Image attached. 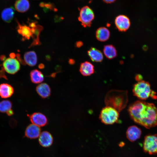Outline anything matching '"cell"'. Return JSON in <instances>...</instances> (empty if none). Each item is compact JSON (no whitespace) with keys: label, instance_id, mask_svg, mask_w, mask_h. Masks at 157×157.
I'll use <instances>...</instances> for the list:
<instances>
[{"label":"cell","instance_id":"obj_1","mask_svg":"<svg viewBox=\"0 0 157 157\" xmlns=\"http://www.w3.org/2000/svg\"><path fill=\"white\" fill-rule=\"evenodd\" d=\"M128 111L134 122L147 129L157 125V108L152 103L138 100L130 105Z\"/></svg>","mask_w":157,"mask_h":157},{"label":"cell","instance_id":"obj_2","mask_svg":"<svg viewBox=\"0 0 157 157\" xmlns=\"http://www.w3.org/2000/svg\"><path fill=\"white\" fill-rule=\"evenodd\" d=\"M104 101L106 106L112 107L120 112L127 104V91L119 90H110L106 94Z\"/></svg>","mask_w":157,"mask_h":157},{"label":"cell","instance_id":"obj_3","mask_svg":"<svg viewBox=\"0 0 157 157\" xmlns=\"http://www.w3.org/2000/svg\"><path fill=\"white\" fill-rule=\"evenodd\" d=\"M132 92L134 95L141 100H145L149 97L155 99H157L156 93L151 89L149 83L144 80L135 84Z\"/></svg>","mask_w":157,"mask_h":157},{"label":"cell","instance_id":"obj_4","mask_svg":"<svg viewBox=\"0 0 157 157\" xmlns=\"http://www.w3.org/2000/svg\"><path fill=\"white\" fill-rule=\"evenodd\" d=\"M119 112L114 108L106 106L101 110L99 118L105 124H113L117 122L119 117Z\"/></svg>","mask_w":157,"mask_h":157},{"label":"cell","instance_id":"obj_5","mask_svg":"<svg viewBox=\"0 0 157 157\" xmlns=\"http://www.w3.org/2000/svg\"><path fill=\"white\" fill-rule=\"evenodd\" d=\"M143 148L145 153L150 155L157 154V134H149L144 140Z\"/></svg>","mask_w":157,"mask_h":157},{"label":"cell","instance_id":"obj_6","mask_svg":"<svg viewBox=\"0 0 157 157\" xmlns=\"http://www.w3.org/2000/svg\"><path fill=\"white\" fill-rule=\"evenodd\" d=\"M94 18V12L89 7L84 6L81 9L78 19L84 27H90Z\"/></svg>","mask_w":157,"mask_h":157},{"label":"cell","instance_id":"obj_7","mask_svg":"<svg viewBox=\"0 0 157 157\" xmlns=\"http://www.w3.org/2000/svg\"><path fill=\"white\" fill-rule=\"evenodd\" d=\"M3 68L6 72L14 74L20 69V64L17 59L9 58L6 59L3 63Z\"/></svg>","mask_w":157,"mask_h":157},{"label":"cell","instance_id":"obj_8","mask_svg":"<svg viewBox=\"0 0 157 157\" xmlns=\"http://www.w3.org/2000/svg\"><path fill=\"white\" fill-rule=\"evenodd\" d=\"M115 24L119 31L125 32L129 28L131 23L129 18L127 16L120 15L116 17Z\"/></svg>","mask_w":157,"mask_h":157},{"label":"cell","instance_id":"obj_9","mask_svg":"<svg viewBox=\"0 0 157 157\" xmlns=\"http://www.w3.org/2000/svg\"><path fill=\"white\" fill-rule=\"evenodd\" d=\"M29 117L32 124L40 127L44 126L47 124L48 120L46 117L41 113H34Z\"/></svg>","mask_w":157,"mask_h":157},{"label":"cell","instance_id":"obj_10","mask_svg":"<svg viewBox=\"0 0 157 157\" xmlns=\"http://www.w3.org/2000/svg\"><path fill=\"white\" fill-rule=\"evenodd\" d=\"M41 133L40 127L32 124L29 125L26 128L25 136L29 139H36L39 137Z\"/></svg>","mask_w":157,"mask_h":157},{"label":"cell","instance_id":"obj_11","mask_svg":"<svg viewBox=\"0 0 157 157\" xmlns=\"http://www.w3.org/2000/svg\"><path fill=\"white\" fill-rule=\"evenodd\" d=\"M142 131L140 128L135 125L129 127L126 133L127 138L130 141L134 142L140 138Z\"/></svg>","mask_w":157,"mask_h":157},{"label":"cell","instance_id":"obj_12","mask_svg":"<svg viewBox=\"0 0 157 157\" xmlns=\"http://www.w3.org/2000/svg\"><path fill=\"white\" fill-rule=\"evenodd\" d=\"M53 139L51 134L47 131L41 132L39 137L38 141L40 144L44 147L51 146L53 142Z\"/></svg>","mask_w":157,"mask_h":157},{"label":"cell","instance_id":"obj_13","mask_svg":"<svg viewBox=\"0 0 157 157\" xmlns=\"http://www.w3.org/2000/svg\"><path fill=\"white\" fill-rule=\"evenodd\" d=\"M18 24L17 31L18 33L23 37L24 40L29 39L32 37L33 38V33L31 28L26 25H21L17 21Z\"/></svg>","mask_w":157,"mask_h":157},{"label":"cell","instance_id":"obj_14","mask_svg":"<svg viewBox=\"0 0 157 157\" xmlns=\"http://www.w3.org/2000/svg\"><path fill=\"white\" fill-rule=\"evenodd\" d=\"M36 90L38 94L42 98L49 97L51 94V89L49 85L45 83H41L36 87Z\"/></svg>","mask_w":157,"mask_h":157},{"label":"cell","instance_id":"obj_15","mask_svg":"<svg viewBox=\"0 0 157 157\" xmlns=\"http://www.w3.org/2000/svg\"><path fill=\"white\" fill-rule=\"evenodd\" d=\"M79 71L83 76H90L94 72V66L90 62L85 61L81 63Z\"/></svg>","mask_w":157,"mask_h":157},{"label":"cell","instance_id":"obj_16","mask_svg":"<svg viewBox=\"0 0 157 157\" xmlns=\"http://www.w3.org/2000/svg\"><path fill=\"white\" fill-rule=\"evenodd\" d=\"M14 92V88L11 85L6 83L0 84V96L1 98H9L11 96Z\"/></svg>","mask_w":157,"mask_h":157},{"label":"cell","instance_id":"obj_17","mask_svg":"<svg viewBox=\"0 0 157 157\" xmlns=\"http://www.w3.org/2000/svg\"><path fill=\"white\" fill-rule=\"evenodd\" d=\"M88 54L91 60L94 62H101L103 60L102 52L97 49L92 47L88 51Z\"/></svg>","mask_w":157,"mask_h":157},{"label":"cell","instance_id":"obj_18","mask_svg":"<svg viewBox=\"0 0 157 157\" xmlns=\"http://www.w3.org/2000/svg\"><path fill=\"white\" fill-rule=\"evenodd\" d=\"M24 59L26 63L30 66H34L37 64V58L36 53L33 51L25 53L24 55Z\"/></svg>","mask_w":157,"mask_h":157},{"label":"cell","instance_id":"obj_19","mask_svg":"<svg viewBox=\"0 0 157 157\" xmlns=\"http://www.w3.org/2000/svg\"><path fill=\"white\" fill-rule=\"evenodd\" d=\"M110 36L109 30L105 27H101L97 30L96 36L98 40L101 42L105 41L108 40Z\"/></svg>","mask_w":157,"mask_h":157},{"label":"cell","instance_id":"obj_20","mask_svg":"<svg viewBox=\"0 0 157 157\" xmlns=\"http://www.w3.org/2000/svg\"><path fill=\"white\" fill-rule=\"evenodd\" d=\"M30 6L28 0H17L14 4L16 10L22 13L27 11L29 9Z\"/></svg>","mask_w":157,"mask_h":157},{"label":"cell","instance_id":"obj_21","mask_svg":"<svg viewBox=\"0 0 157 157\" xmlns=\"http://www.w3.org/2000/svg\"><path fill=\"white\" fill-rule=\"evenodd\" d=\"M15 10L12 7L4 9L1 12V17L5 22L10 23L13 20Z\"/></svg>","mask_w":157,"mask_h":157},{"label":"cell","instance_id":"obj_22","mask_svg":"<svg viewBox=\"0 0 157 157\" xmlns=\"http://www.w3.org/2000/svg\"><path fill=\"white\" fill-rule=\"evenodd\" d=\"M31 81L35 84H40L44 81L43 74L39 70L35 69L32 70L30 74Z\"/></svg>","mask_w":157,"mask_h":157},{"label":"cell","instance_id":"obj_23","mask_svg":"<svg viewBox=\"0 0 157 157\" xmlns=\"http://www.w3.org/2000/svg\"><path fill=\"white\" fill-rule=\"evenodd\" d=\"M104 54L108 59H112L117 55V51L115 47L112 45H106L104 46Z\"/></svg>","mask_w":157,"mask_h":157},{"label":"cell","instance_id":"obj_24","mask_svg":"<svg viewBox=\"0 0 157 157\" xmlns=\"http://www.w3.org/2000/svg\"><path fill=\"white\" fill-rule=\"evenodd\" d=\"M12 104L8 100H3L0 102V112L6 113L12 110Z\"/></svg>","mask_w":157,"mask_h":157},{"label":"cell","instance_id":"obj_25","mask_svg":"<svg viewBox=\"0 0 157 157\" xmlns=\"http://www.w3.org/2000/svg\"><path fill=\"white\" fill-rule=\"evenodd\" d=\"M3 78L7 80V78L5 74V71L3 67L0 70V78Z\"/></svg>","mask_w":157,"mask_h":157},{"label":"cell","instance_id":"obj_26","mask_svg":"<svg viewBox=\"0 0 157 157\" xmlns=\"http://www.w3.org/2000/svg\"><path fill=\"white\" fill-rule=\"evenodd\" d=\"M142 76L140 74L136 75L135 77V80L138 82L142 80Z\"/></svg>","mask_w":157,"mask_h":157},{"label":"cell","instance_id":"obj_27","mask_svg":"<svg viewBox=\"0 0 157 157\" xmlns=\"http://www.w3.org/2000/svg\"><path fill=\"white\" fill-rule=\"evenodd\" d=\"M83 45V43L81 41H77L76 43V46L78 48H79Z\"/></svg>","mask_w":157,"mask_h":157},{"label":"cell","instance_id":"obj_28","mask_svg":"<svg viewBox=\"0 0 157 157\" xmlns=\"http://www.w3.org/2000/svg\"><path fill=\"white\" fill-rule=\"evenodd\" d=\"M104 2L107 3H110L115 2L116 0H102Z\"/></svg>","mask_w":157,"mask_h":157},{"label":"cell","instance_id":"obj_29","mask_svg":"<svg viewBox=\"0 0 157 157\" xmlns=\"http://www.w3.org/2000/svg\"><path fill=\"white\" fill-rule=\"evenodd\" d=\"M14 112L13 110L12 109L8 111L6 114L8 116H10L13 114Z\"/></svg>","mask_w":157,"mask_h":157},{"label":"cell","instance_id":"obj_30","mask_svg":"<svg viewBox=\"0 0 157 157\" xmlns=\"http://www.w3.org/2000/svg\"><path fill=\"white\" fill-rule=\"evenodd\" d=\"M69 63L71 65H73L75 63V61L73 59H69Z\"/></svg>","mask_w":157,"mask_h":157},{"label":"cell","instance_id":"obj_31","mask_svg":"<svg viewBox=\"0 0 157 157\" xmlns=\"http://www.w3.org/2000/svg\"><path fill=\"white\" fill-rule=\"evenodd\" d=\"M44 66L43 64H40L39 65L38 67L40 69H42L44 68Z\"/></svg>","mask_w":157,"mask_h":157},{"label":"cell","instance_id":"obj_32","mask_svg":"<svg viewBox=\"0 0 157 157\" xmlns=\"http://www.w3.org/2000/svg\"><path fill=\"white\" fill-rule=\"evenodd\" d=\"M10 56L11 58H14L15 56V55L14 53H11L10 54Z\"/></svg>","mask_w":157,"mask_h":157},{"label":"cell","instance_id":"obj_33","mask_svg":"<svg viewBox=\"0 0 157 157\" xmlns=\"http://www.w3.org/2000/svg\"><path fill=\"white\" fill-rule=\"evenodd\" d=\"M1 59L2 60H5L6 59V57L4 55H2L1 56Z\"/></svg>","mask_w":157,"mask_h":157},{"label":"cell","instance_id":"obj_34","mask_svg":"<svg viewBox=\"0 0 157 157\" xmlns=\"http://www.w3.org/2000/svg\"><path fill=\"white\" fill-rule=\"evenodd\" d=\"M148 47L146 45H144L143 46V49L144 51H146Z\"/></svg>","mask_w":157,"mask_h":157}]
</instances>
